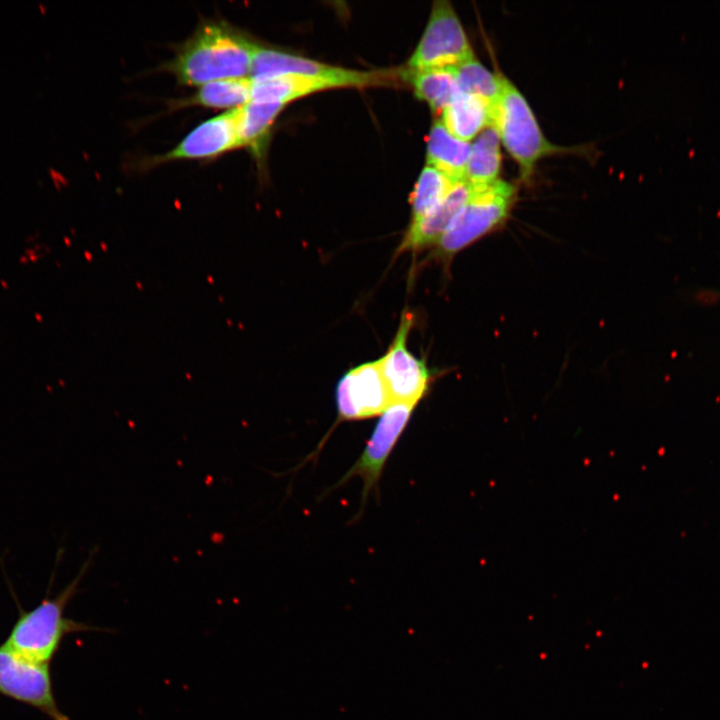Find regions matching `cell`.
<instances>
[{
	"instance_id": "cell-1",
	"label": "cell",
	"mask_w": 720,
	"mask_h": 720,
	"mask_svg": "<svg viewBox=\"0 0 720 720\" xmlns=\"http://www.w3.org/2000/svg\"><path fill=\"white\" fill-rule=\"evenodd\" d=\"M256 44L225 21L198 26L168 63L167 70L182 85L244 78L250 75Z\"/></svg>"
},
{
	"instance_id": "cell-2",
	"label": "cell",
	"mask_w": 720,
	"mask_h": 720,
	"mask_svg": "<svg viewBox=\"0 0 720 720\" xmlns=\"http://www.w3.org/2000/svg\"><path fill=\"white\" fill-rule=\"evenodd\" d=\"M97 548L90 551L75 578L54 598L47 595L31 610L19 606V615L4 644L20 656L40 664H50L64 637L71 633L105 631L67 618L65 609L78 593V586L92 565Z\"/></svg>"
},
{
	"instance_id": "cell-3",
	"label": "cell",
	"mask_w": 720,
	"mask_h": 720,
	"mask_svg": "<svg viewBox=\"0 0 720 720\" xmlns=\"http://www.w3.org/2000/svg\"><path fill=\"white\" fill-rule=\"evenodd\" d=\"M501 90L493 107L492 125L500 141L519 166L522 181L529 182L537 163L544 157L569 153L570 149L551 143L543 134L522 93L500 74Z\"/></svg>"
},
{
	"instance_id": "cell-4",
	"label": "cell",
	"mask_w": 720,
	"mask_h": 720,
	"mask_svg": "<svg viewBox=\"0 0 720 720\" xmlns=\"http://www.w3.org/2000/svg\"><path fill=\"white\" fill-rule=\"evenodd\" d=\"M472 187L470 199L436 244L440 256L451 257L466 248L501 225L511 212L516 199L514 185L498 179Z\"/></svg>"
},
{
	"instance_id": "cell-5",
	"label": "cell",
	"mask_w": 720,
	"mask_h": 720,
	"mask_svg": "<svg viewBox=\"0 0 720 720\" xmlns=\"http://www.w3.org/2000/svg\"><path fill=\"white\" fill-rule=\"evenodd\" d=\"M474 58L462 24L448 1H436L408 61L410 70L452 68Z\"/></svg>"
},
{
	"instance_id": "cell-6",
	"label": "cell",
	"mask_w": 720,
	"mask_h": 720,
	"mask_svg": "<svg viewBox=\"0 0 720 720\" xmlns=\"http://www.w3.org/2000/svg\"><path fill=\"white\" fill-rule=\"evenodd\" d=\"M0 694L33 707L50 720H70L58 707L50 664L30 661L0 645Z\"/></svg>"
},
{
	"instance_id": "cell-7",
	"label": "cell",
	"mask_w": 720,
	"mask_h": 720,
	"mask_svg": "<svg viewBox=\"0 0 720 720\" xmlns=\"http://www.w3.org/2000/svg\"><path fill=\"white\" fill-rule=\"evenodd\" d=\"M412 324L413 315L404 312L390 348L382 358L378 359L392 404H417L430 381V373L425 362L416 358L407 348V338Z\"/></svg>"
},
{
	"instance_id": "cell-8",
	"label": "cell",
	"mask_w": 720,
	"mask_h": 720,
	"mask_svg": "<svg viewBox=\"0 0 720 720\" xmlns=\"http://www.w3.org/2000/svg\"><path fill=\"white\" fill-rule=\"evenodd\" d=\"M417 404L393 403L381 415L359 459L339 480L336 487L353 477L363 481V503L377 485L384 465L404 431Z\"/></svg>"
},
{
	"instance_id": "cell-9",
	"label": "cell",
	"mask_w": 720,
	"mask_h": 720,
	"mask_svg": "<svg viewBox=\"0 0 720 720\" xmlns=\"http://www.w3.org/2000/svg\"><path fill=\"white\" fill-rule=\"evenodd\" d=\"M299 74L338 79L347 87L378 85L388 80L386 73L365 72L330 66L307 58L256 45L250 71L251 79Z\"/></svg>"
},
{
	"instance_id": "cell-10",
	"label": "cell",
	"mask_w": 720,
	"mask_h": 720,
	"mask_svg": "<svg viewBox=\"0 0 720 720\" xmlns=\"http://www.w3.org/2000/svg\"><path fill=\"white\" fill-rule=\"evenodd\" d=\"M336 403L342 420L381 415L392 402L379 360L364 363L347 372L338 382Z\"/></svg>"
},
{
	"instance_id": "cell-11",
	"label": "cell",
	"mask_w": 720,
	"mask_h": 720,
	"mask_svg": "<svg viewBox=\"0 0 720 720\" xmlns=\"http://www.w3.org/2000/svg\"><path fill=\"white\" fill-rule=\"evenodd\" d=\"M239 147L241 143L236 108L201 122L156 161L208 160Z\"/></svg>"
},
{
	"instance_id": "cell-12",
	"label": "cell",
	"mask_w": 720,
	"mask_h": 720,
	"mask_svg": "<svg viewBox=\"0 0 720 720\" xmlns=\"http://www.w3.org/2000/svg\"><path fill=\"white\" fill-rule=\"evenodd\" d=\"M472 193L473 187L466 180L454 183L435 207L410 224L399 251H417L437 244Z\"/></svg>"
},
{
	"instance_id": "cell-13",
	"label": "cell",
	"mask_w": 720,
	"mask_h": 720,
	"mask_svg": "<svg viewBox=\"0 0 720 720\" xmlns=\"http://www.w3.org/2000/svg\"><path fill=\"white\" fill-rule=\"evenodd\" d=\"M347 87L338 79L285 74L263 79H251V100L285 105L316 91Z\"/></svg>"
},
{
	"instance_id": "cell-14",
	"label": "cell",
	"mask_w": 720,
	"mask_h": 720,
	"mask_svg": "<svg viewBox=\"0 0 720 720\" xmlns=\"http://www.w3.org/2000/svg\"><path fill=\"white\" fill-rule=\"evenodd\" d=\"M441 122L453 136L469 142L492 125L493 107L480 96L459 93L441 112Z\"/></svg>"
},
{
	"instance_id": "cell-15",
	"label": "cell",
	"mask_w": 720,
	"mask_h": 720,
	"mask_svg": "<svg viewBox=\"0 0 720 720\" xmlns=\"http://www.w3.org/2000/svg\"><path fill=\"white\" fill-rule=\"evenodd\" d=\"M471 151L469 142L453 136L440 121H435L427 137V164L451 181L465 180Z\"/></svg>"
},
{
	"instance_id": "cell-16",
	"label": "cell",
	"mask_w": 720,
	"mask_h": 720,
	"mask_svg": "<svg viewBox=\"0 0 720 720\" xmlns=\"http://www.w3.org/2000/svg\"><path fill=\"white\" fill-rule=\"evenodd\" d=\"M500 169V138L495 127L490 125L471 146L465 180L474 187L486 186L498 180Z\"/></svg>"
},
{
	"instance_id": "cell-17",
	"label": "cell",
	"mask_w": 720,
	"mask_h": 720,
	"mask_svg": "<svg viewBox=\"0 0 720 720\" xmlns=\"http://www.w3.org/2000/svg\"><path fill=\"white\" fill-rule=\"evenodd\" d=\"M405 77L412 84L417 98L441 113L460 93L452 68L410 70Z\"/></svg>"
},
{
	"instance_id": "cell-18",
	"label": "cell",
	"mask_w": 720,
	"mask_h": 720,
	"mask_svg": "<svg viewBox=\"0 0 720 720\" xmlns=\"http://www.w3.org/2000/svg\"><path fill=\"white\" fill-rule=\"evenodd\" d=\"M284 105L249 101L238 108V133L241 147L256 155L262 153L265 139Z\"/></svg>"
},
{
	"instance_id": "cell-19",
	"label": "cell",
	"mask_w": 720,
	"mask_h": 720,
	"mask_svg": "<svg viewBox=\"0 0 720 720\" xmlns=\"http://www.w3.org/2000/svg\"><path fill=\"white\" fill-rule=\"evenodd\" d=\"M251 100V78H230L199 86L188 100L190 105L214 109H236Z\"/></svg>"
},
{
	"instance_id": "cell-20",
	"label": "cell",
	"mask_w": 720,
	"mask_h": 720,
	"mask_svg": "<svg viewBox=\"0 0 720 720\" xmlns=\"http://www.w3.org/2000/svg\"><path fill=\"white\" fill-rule=\"evenodd\" d=\"M452 69L460 93L480 96L494 107L501 90L500 74L490 72L475 58Z\"/></svg>"
},
{
	"instance_id": "cell-21",
	"label": "cell",
	"mask_w": 720,
	"mask_h": 720,
	"mask_svg": "<svg viewBox=\"0 0 720 720\" xmlns=\"http://www.w3.org/2000/svg\"><path fill=\"white\" fill-rule=\"evenodd\" d=\"M445 174L427 165L422 170L410 196L411 223L418 221L435 207L448 193L453 184Z\"/></svg>"
}]
</instances>
